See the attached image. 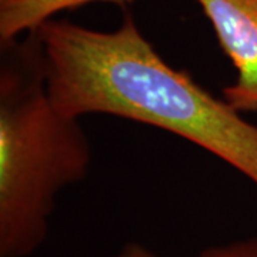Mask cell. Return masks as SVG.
I'll use <instances>...</instances> for the list:
<instances>
[{"label":"cell","mask_w":257,"mask_h":257,"mask_svg":"<svg viewBox=\"0 0 257 257\" xmlns=\"http://www.w3.org/2000/svg\"><path fill=\"white\" fill-rule=\"evenodd\" d=\"M40 40L47 92L69 117L109 114L202 147L257 186V126L216 97L192 74L175 69L124 16L111 32L50 19Z\"/></svg>","instance_id":"6da1fadb"},{"label":"cell","mask_w":257,"mask_h":257,"mask_svg":"<svg viewBox=\"0 0 257 257\" xmlns=\"http://www.w3.org/2000/svg\"><path fill=\"white\" fill-rule=\"evenodd\" d=\"M113 257H157L152 250L139 243H128L121 247Z\"/></svg>","instance_id":"8992f818"},{"label":"cell","mask_w":257,"mask_h":257,"mask_svg":"<svg viewBox=\"0 0 257 257\" xmlns=\"http://www.w3.org/2000/svg\"><path fill=\"white\" fill-rule=\"evenodd\" d=\"M79 120L49 97L36 33L0 40V257L36 253L57 194L86 179L92 149Z\"/></svg>","instance_id":"7a4b0ae2"},{"label":"cell","mask_w":257,"mask_h":257,"mask_svg":"<svg viewBox=\"0 0 257 257\" xmlns=\"http://www.w3.org/2000/svg\"><path fill=\"white\" fill-rule=\"evenodd\" d=\"M236 70L221 96L239 113L257 111V0H196Z\"/></svg>","instance_id":"3957f363"},{"label":"cell","mask_w":257,"mask_h":257,"mask_svg":"<svg viewBox=\"0 0 257 257\" xmlns=\"http://www.w3.org/2000/svg\"><path fill=\"white\" fill-rule=\"evenodd\" d=\"M136 0H0V40L16 39L36 30L60 12L90 3L127 6Z\"/></svg>","instance_id":"277c9868"},{"label":"cell","mask_w":257,"mask_h":257,"mask_svg":"<svg viewBox=\"0 0 257 257\" xmlns=\"http://www.w3.org/2000/svg\"><path fill=\"white\" fill-rule=\"evenodd\" d=\"M194 257H257V237L213 244L200 250Z\"/></svg>","instance_id":"5b68a950"}]
</instances>
